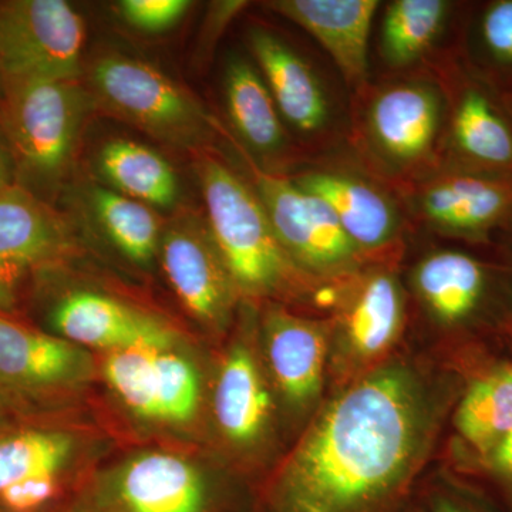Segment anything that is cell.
<instances>
[{
	"label": "cell",
	"instance_id": "obj_26",
	"mask_svg": "<svg viewBox=\"0 0 512 512\" xmlns=\"http://www.w3.org/2000/svg\"><path fill=\"white\" fill-rule=\"evenodd\" d=\"M457 55L478 76L504 89L512 83V0L467 2Z\"/></svg>",
	"mask_w": 512,
	"mask_h": 512
},
{
	"label": "cell",
	"instance_id": "obj_14",
	"mask_svg": "<svg viewBox=\"0 0 512 512\" xmlns=\"http://www.w3.org/2000/svg\"><path fill=\"white\" fill-rule=\"evenodd\" d=\"M467 2L389 0L380 3L372 47L380 74L429 72L457 52L458 32Z\"/></svg>",
	"mask_w": 512,
	"mask_h": 512
},
{
	"label": "cell",
	"instance_id": "obj_15",
	"mask_svg": "<svg viewBox=\"0 0 512 512\" xmlns=\"http://www.w3.org/2000/svg\"><path fill=\"white\" fill-rule=\"evenodd\" d=\"M225 109L234 146L262 170L291 174L306 158L292 140L264 77L248 57L234 53L222 74Z\"/></svg>",
	"mask_w": 512,
	"mask_h": 512
},
{
	"label": "cell",
	"instance_id": "obj_40",
	"mask_svg": "<svg viewBox=\"0 0 512 512\" xmlns=\"http://www.w3.org/2000/svg\"><path fill=\"white\" fill-rule=\"evenodd\" d=\"M414 512H426V510H424V508H420V510H416Z\"/></svg>",
	"mask_w": 512,
	"mask_h": 512
},
{
	"label": "cell",
	"instance_id": "obj_17",
	"mask_svg": "<svg viewBox=\"0 0 512 512\" xmlns=\"http://www.w3.org/2000/svg\"><path fill=\"white\" fill-rule=\"evenodd\" d=\"M380 0H271L264 8L301 28L329 57L350 94L372 79V36Z\"/></svg>",
	"mask_w": 512,
	"mask_h": 512
},
{
	"label": "cell",
	"instance_id": "obj_11",
	"mask_svg": "<svg viewBox=\"0 0 512 512\" xmlns=\"http://www.w3.org/2000/svg\"><path fill=\"white\" fill-rule=\"evenodd\" d=\"M237 151L276 237L295 265L308 274L330 278L356 274L365 256L350 241L328 204L302 190L288 175L268 173Z\"/></svg>",
	"mask_w": 512,
	"mask_h": 512
},
{
	"label": "cell",
	"instance_id": "obj_8",
	"mask_svg": "<svg viewBox=\"0 0 512 512\" xmlns=\"http://www.w3.org/2000/svg\"><path fill=\"white\" fill-rule=\"evenodd\" d=\"M396 191L416 235L493 248L512 225V174L440 167Z\"/></svg>",
	"mask_w": 512,
	"mask_h": 512
},
{
	"label": "cell",
	"instance_id": "obj_30",
	"mask_svg": "<svg viewBox=\"0 0 512 512\" xmlns=\"http://www.w3.org/2000/svg\"><path fill=\"white\" fill-rule=\"evenodd\" d=\"M190 8L188 0H123L119 3L121 18L131 28L154 35L173 29Z\"/></svg>",
	"mask_w": 512,
	"mask_h": 512
},
{
	"label": "cell",
	"instance_id": "obj_16",
	"mask_svg": "<svg viewBox=\"0 0 512 512\" xmlns=\"http://www.w3.org/2000/svg\"><path fill=\"white\" fill-rule=\"evenodd\" d=\"M69 245L66 222L45 201L18 184L0 190V312L15 306L28 276Z\"/></svg>",
	"mask_w": 512,
	"mask_h": 512
},
{
	"label": "cell",
	"instance_id": "obj_3",
	"mask_svg": "<svg viewBox=\"0 0 512 512\" xmlns=\"http://www.w3.org/2000/svg\"><path fill=\"white\" fill-rule=\"evenodd\" d=\"M247 43L306 161L348 148L352 94L339 74L264 23L249 26Z\"/></svg>",
	"mask_w": 512,
	"mask_h": 512
},
{
	"label": "cell",
	"instance_id": "obj_33",
	"mask_svg": "<svg viewBox=\"0 0 512 512\" xmlns=\"http://www.w3.org/2000/svg\"><path fill=\"white\" fill-rule=\"evenodd\" d=\"M13 170H15V165H13L9 147H6L0 140V190L13 184Z\"/></svg>",
	"mask_w": 512,
	"mask_h": 512
},
{
	"label": "cell",
	"instance_id": "obj_1",
	"mask_svg": "<svg viewBox=\"0 0 512 512\" xmlns=\"http://www.w3.org/2000/svg\"><path fill=\"white\" fill-rule=\"evenodd\" d=\"M420 406L397 367L353 384L302 441L266 512H392L419 447Z\"/></svg>",
	"mask_w": 512,
	"mask_h": 512
},
{
	"label": "cell",
	"instance_id": "obj_28",
	"mask_svg": "<svg viewBox=\"0 0 512 512\" xmlns=\"http://www.w3.org/2000/svg\"><path fill=\"white\" fill-rule=\"evenodd\" d=\"M507 363L474 377L458 403L457 431L476 456L512 431V376Z\"/></svg>",
	"mask_w": 512,
	"mask_h": 512
},
{
	"label": "cell",
	"instance_id": "obj_39",
	"mask_svg": "<svg viewBox=\"0 0 512 512\" xmlns=\"http://www.w3.org/2000/svg\"><path fill=\"white\" fill-rule=\"evenodd\" d=\"M0 103H2V79H0Z\"/></svg>",
	"mask_w": 512,
	"mask_h": 512
},
{
	"label": "cell",
	"instance_id": "obj_36",
	"mask_svg": "<svg viewBox=\"0 0 512 512\" xmlns=\"http://www.w3.org/2000/svg\"><path fill=\"white\" fill-rule=\"evenodd\" d=\"M501 94H503V99L505 104H507V109L510 111L512 116V83L508 84V86L504 87V89H501Z\"/></svg>",
	"mask_w": 512,
	"mask_h": 512
},
{
	"label": "cell",
	"instance_id": "obj_25",
	"mask_svg": "<svg viewBox=\"0 0 512 512\" xmlns=\"http://www.w3.org/2000/svg\"><path fill=\"white\" fill-rule=\"evenodd\" d=\"M214 410L218 426L235 443H251L264 430L271 397L254 357L244 346H235L221 367Z\"/></svg>",
	"mask_w": 512,
	"mask_h": 512
},
{
	"label": "cell",
	"instance_id": "obj_32",
	"mask_svg": "<svg viewBox=\"0 0 512 512\" xmlns=\"http://www.w3.org/2000/svg\"><path fill=\"white\" fill-rule=\"evenodd\" d=\"M426 512H505L490 501L471 494L436 493L431 495Z\"/></svg>",
	"mask_w": 512,
	"mask_h": 512
},
{
	"label": "cell",
	"instance_id": "obj_13",
	"mask_svg": "<svg viewBox=\"0 0 512 512\" xmlns=\"http://www.w3.org/2000/svg\"><path fill=\"white\" fill-rule=\"evenodd\" d=\"M174 346H138L107 353L103 373L120 402L140 419L183 424L200 403V376Z\"/></svg>",
	"mask_w": 512,
	"mask_h": 512
},
{
	"label": "cell",
	"instance_id": "obj_38",
	"mask_svg": "<svg viewBox=\"0 0 512 512\" xmlns=\"http://www.w3.org/2000/svg\"><path fill=\"white\" fill-rule=\"evenodd\" d=\"M507 367H508V370H510V373H511V376H512V357H511L510 360H508Z\"/></svg>",
	"mask_w": 512,
	"mask_h": 512
},
{
	"label": "cell",
	"instance_id": "obj_10",
	"mask_svg": "<svg viewBox=\"0 0 512 512\" xmlns=\"http://www.w3.org/2000/svg\"><path fill=\"white\" fill-rule=\"evenodd\" d=\"M446 96L440 167L512 174V116L503 94L457 52L429 70Z\"/></svg>",
	"mask_w": 512,
	"mask_h": 512
},
{
	"label": "cell",
	"instance_id": "obj_23",
	"mask_svg": "<svg viewBox=\"0 0 512 512\" xmlns=\"http://www.w3.org/2000/svg\"><path fill=\"white\" fill-rule=\"evenodd\" d=\"M265 343L276 383L292 403L312 400L322 384L326 335L319 323L284 309L265 316Z\"/></svg>",
	"mask_w": 512,
	"mask_h": 512
},
{
	"label": "cell",
	"instance_id": "obj_35",
	"mask_svg": "<svg viewBox=\"0 0 512 512\" xmlns=\"http://www.w3.org/2000/svg\"><path fill=\"white\" fill-rule=\"evenodd\" d=\"M60 512H104L97 507L96 504H93L90 500L79 501V503L70 504L69 507L64 511Z\"/></svg>",
	"mask_w": 512,
	"mask_h": 512
},
{
	"label": "cell",
	"instance_id": "obj_37",
	"mask_svg": "<svg viewBox=\"0 0 512 512\" xmlns=\"http://www.w3.org/2000/svg\"><path fill=\"white\" fill-rule=\"evenodd\" d=\"M6 400L5 397H3V394L0 393V421H2L3 416H5V409H6Z\"/></svg>",
	"mask_w": 512,
	"mask_h": 512
},
{
	"label": "cell",
	"instance_id": "obj_9",
	"mask_svg": "<svg viewBox=\"0 0 512 512\" xmlns=\"http://www.w3.org/2000/svg\"><path fill=\"white\" fill-rule=\"evenodd\" d=\"M90 84L97 103L113 116L175 146H198L215 126L205 111L153 64L111 53L94 60Z\"/></svg>",
	"mask_w": 512,
	"mask_h": 512
},
{
	"label": "cell",
	"instance_id": "obj_4",
	"mask_svg": "<svg viewBox=\"0 0 512 512\" xmlns=\"http://www.w3.org/2000/svg\"><path fill=\"white\" fill-rule=\"evenodd\" d=\"M197 171L207 225L235 286L252 295L291 288L301 269L276 237L251 181L211 156Z\"/></svg>",
	"mask_w": 512,
	"mask_h": 512
},
{
	"label": "cell",
	"instance_id": "obj_24",
	"mask_svg": "<svg viewBox=\"0 0 512 512\" xmlns=\"http://www.w3.org/2000/svg\"><path fill=\"white\" fill-rule=\"evenodd\" d=\"M342 322L350 346L359 355L382 352L396 338L404 318V292L389 266H373L349 286Z\"/></svg>",
	"mask_w": 512,
	"mask_h": 512
},
{
	"label": "cell",
	"instance_id": "obj_12",
	"mask_svg": "<svg viewBox=\"0 0 512 512\" xmlns=\"http://www.w3.org/2000/svg\"><path fill=\"white\" fill-rule=\"evenodd\" d=\"M86 23L63 0L0 2V79L77 80Z\"/></svg>",
	"mask_w": 512,
	"mask_h": 512
},
{
	"label": "cell",
	"instance_id": "obj_2",
	"mask_svg": "<svg viewBox=\"0 0 512 512\" xmlns=\"http://www.w3.org/2000/svg\"><path fill=\"white\" fill-rule=\"evenodd\" d=\"M446 111L433 73L373 74L350 96L348 150L399 190L440 168Z\"/></svg>",
	"mask_w": 512,
	"mask_h": 512
},
{
	"label": "cell",
	"instance_id": "obj_5",
	"mask_svg": "<svg viewBox=\"0 0 512 512\" xmlns=\"http://www.w3.org/2000/svg\"><path fill=\"white\" fill-rule=\"evenodd\" d=\"M89 109L90 94L77 80H2L0 123L26 183L62 177Z\"/></svg>",
	"mask_w": 512,
	"mask_h": 512
},
{
	"label": "cell",
	"instance_id": "obj_6",
	"mask_svg": "<svg viewBox=\"0 0 512 512\" xmlns=\"http://www.w3.org/2000/svg\"><path fill=\"white\" fill-rule=\"evenodd\" d=\"M471 248L439 247L421 256L409 276L414 295L443 328L512 333L511 266L495 249L488 258Z\"/></svg>",
	"mask_w": 512,
	"mask_h": 512
},
{
	"label": "cell",
	"instance_id": "obj_18",
	"mask_svg": "<svg viewBox=\"0 0 512 512\" xmlns=\"http://www.w3.org/2000/svg\"><path fill=\"white\" fill-rule=\"evenodd\" d=\"M161 262L185 309L207 325L228 318L237 289L207 222L184 218L163 232Z\"/></svg>",
	"mask_w": 512,
	"mask_h": 512
},
{
	"label": "cell",
	"instance_id": "obj_29",
	"mask_svg": "<svg viewBox=\"0 0 512 512\" xmlns=\"http://www.w3.org/2000/svg\"><path fill=\"white\" fill-rule=\"evenodd\" d=\"M92 207L104 234L121 254L138 265L153 261L160 249L163 228L150 205L116 190L96 187L92 191Z\"/></svg>",
	"mask_w": 512,
	"mask_h": 512
},
{
	"label": "cell",
	"instance_id": "obj_7",
	"mask_svg": "<svg viewBox=\"0 0 512 512\" xmlns=\"http://www.w3.org/2000/svg\"><path fill=\"white\" fill-rule=\"evenodd\" d=\"M288 177L328 204L365 259L400 254L416 235L397 191L369 173L348 148L305 161Z\"/></svg>",
	"mask_w": 512,
	"mask_h": 512
},
{
	"label": "cell",
	"instance_id": "obj_31",
	"mask_svg": "<svg viewBox=\"0 0 512 512\" xmlns=\"http://www.w3.org/2000/svg\"><path fill=\"white\" fill-rule=\"evenodd\" d=\"M476 457L477 467L500 500V508L512 512V431L497 446Z\"/></svg>",
	"mask_w": 512,
	"mask_h": 512
},
{
	"label": "cell",
	"instance_id": "obj_21",
	"mask_svg": "<svg viewBox=\"0 0 512 512\" xmlns=\"http://www.w3.org/2000/svg\"><path fill=\"white\" fill-rule=\"evenodd\" d=\"M89 372L79 346L0 312V393L42 399L72 386Z\"/></svg>",
	"mask_w": 512,
	"mask_h": 512
},
{
	"label": "cell",
	"instance_id": "obj_20",
	"mask_svg": "<svg viewBox=\"0 0 512 512\" xmlns=\"http://www.w3.org/2000/svg\"><path fill=\"white\" fill-rule=\"evenodd\" d=\"M73 440L62 431L0 434V511L50 512L63 494Z\"/></svg>",
	"mask_w": 512,
	"mask_h": 512
},
{
	"label": "cell",
	"instance_id": "obj_22",
	"mask_svg": "<svg viewBox=\"0 0 512 512\" xmlns=\"http://www.w3.org/2000/svg\"><path fill=\"white\" fill-rule=\"evenodd\" d=\"M50 322L60 338L107 353L175 343L173 330L161 320L103 293H67L53 306Z\"/></svg>",
	"mask_w": 512,
	"mask_h": 512
},
{
	"label": "cell",
	"instance_id": "obj_27",
	"mask_svg": "<svg viewBox=\"0 0 512 512\" xmlns=\"http://www.w3.org/2000/svg\"><path fill=\"white\" fill-rule=\"evenodd\" d=\"M101 174L120 194L153 207H171L178 198V178L171 164L153 148L131 140H113L100 151Z\"/></svg>",
	"mask_w": 512,
	"mask_h": 512
},
{
	"label": "cell",
	"instance_id": "obj_41",
	"mask_svg": "<svg viewBox=\"0 0 512 512\" xmlns=\"http://www.w3.org/2000/svg\"><path fill=\"white\" fill-rule=\"evenodd\" d=\"M0 512H2V511H0Z\"/></svg>",
	"mask_w": 512,
	"mask_h": 512
},
{
	"label": "cell",
	"instance_id": "obj_19",
	"mask_svg": "<svg viewBox=\"0 0 512 512\" xmlns=\"http://www.w3.org/2000/svg\"><path fill=\"white\" fill-rule=\"evenodd\" d=\"M104 512H211L207 480L197 467L170 453H144L117 471L89 498Z\"/></svg>",
	"mask_w": 512,
	"mask_h": 512
},
{
	"label": "cell",
	"instance_id": "obj_34",
	"mask_svg": "<svg viewBox=\"0 0 512 512\" xmlns=\"http://www.w3.org/2000/svg\"><path fill=\"white\" fill-rule=\"evenodd\" d=\"M493 248L512 269V225L495 238Z\"/></svg>",
	"mask_w": 512,
	"mask_h": 512
}]
</instances>
